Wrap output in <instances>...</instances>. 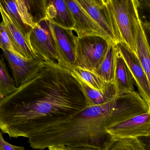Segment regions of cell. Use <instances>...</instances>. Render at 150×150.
<instances>
[{
	"instance_id": "cell-25",
	"label": "cell",
	"mask_w": 150,
	"mask_h": 150,
	"mask_svg": "<svg viewBox=\"0 0 150 150\" xmlns=\"http://www.w3.org/2000/svg\"><path fill=\"white\" fill-rule=\"evenodd\" d=\"M0 150H25V148L14 146L7 142L4 139L2 133L0 132Z\"/></svg>"
},
{
	"instance_id": "cell-9",
	"label": "cell",
	"mask_w": 150,
	"mask_h": 150,
	"mask_svg": "<svg viewBox=\"0 0 150 150\" xmlns=\"http://www.w3.org/2000/svg\"><path fill=\"white\" fill-rule=\"evenodd\" d=\"M2 52L11 70L12 78L17 89L34 76L45 61L40 55L33 60H26L9 51L2 50Z\"/></svg>"
},
{
	"instance_id": "cell-1",
	"label": "cell",
	"mask_w": 150,
	"mask_h": 150,
	"mask_svg": "<svg viewBox=\"0 0 150 150\" xmlns=\"http://www.w3.org/2000/svg\"><path fill=\"white\" fill-rule=\"evenodd\" d=\"M87 107L73 72L55 61H44L31 79L0 101V129L10 138L29 139Z\"/></svg>"
},
{
	"instance_id": "cell-22",
	"label": "cell",
	"mask_w": 150,
	"mask_h": 150,
	"mask_svg": "<svg viewBox=\"0 0 150 150\" xmlns=\"http://www.w3.org/2000/svg\"><path fill=\"white\" fill-rule=\"evenodd\" d=\"M136 5L142 25L150 29V0H136Z\"/></svg>"
},
{
	"instance_id": "cell-4",
	"label": "cell",
	"mask_w": 150,
	"mask_h": 150,
	"mask_svg": "<svg viewBox=\"0 0 150 150\" xmlns=\"http://www.w3.org/2000/svg\"><path fill=\"white\" fill-rule=\"evenodd\" d=\"M0 3L28 39L37 24L45 19L44 0H0Z\"/></svg>"
},
{
	"instance_id": "cell-12",
	"label": "cell",
	"mask_w": 150,
	"mask_h": 150,
	"mask_svg": "<svg viewBox=\"0 0 150 150\" xmlns=\"http://www.w3.org/2000/svg\"><path fill=\"white\" fill-rule=\"evenodd\" d=\"M0 13L2 22L8 35L16 54L26 60H32L38 57L33 51L29 39L22 31L12 18L4 9L0 3Z\"/></svg>"
},
{
	"instance_id": "cell-28",
	"label": "cell",
	"mask_w": 150,
	"mask_h": 150,
	"mask_svg": "<svg viewBox=\"0 0 150 150\" xmlns=\"http://www.w3.org/2000/svg\"><path fill=\"white\" fill-rule=\"evenodd\" d=\"M48 150H70L67 146L58 145L56 146H52L48 148Z\"/></svg>"
},
{
	"instance_id": "cell-6",
	"label": "cell",
	"mask_w": 150,
	"mask_h": 150,
	"mask_svg": "<svg viewBox=\"0 0 150 150\" xmlns=\"http://www.w3.org/2000/svg\"><path fill=\"white\" fill-rule=\"evenodd\" d=\"M49 29L59 57L58 63L70 70L74 67L76 35L74 31L48 21Z\"/></svg>"
},
{
	"instance_id": "cell-21",
	"label": "cell",
	"mask_w": 150,
	"mask_h": 150,
	"mask_svg": "<svg viewBox=\"0 0 150 150\" xmlns=\"http://www.w3.org/2000/svg\"><path fill=\"white\" fill-rule=\"evenodd\" d=\"M18 90L6 64L0 56V101Z\"/></svg>"
},
{
	"instance_id": "cell-27",
	"label": "cell",
	"mask_w": 150,
	"mask_h": 150,
	"mask_svg": "<svg viewBox=\"0 0 150 150\" xmlns=\"http://www.w3.org/2000/svg\"><path fill=\"white\" fill-rule=\"evenodd\" d=\"M142 26L144 31V33L145 34L146 40H147L148 45H149V47L150 49V29L145 27V26Z\"/></svg>"
},
{
	"instance_id": "cell-2",
	"label": "cell",
	"mask_w": 150,
	"mask_h": 150,
	"mask_svg": "<svg viewBox=\"0 0 150 150\" xmlns=\"http://www.w3.org/2000/svg\"><path fill=\"white\" fill-rule=\"evenodd\" d=\"M132 106L130 97L123 95L105 105L87 106L64 120L43 128L29 138L28 142L33 149L39 150L58 145L101 144L109 137L105 129L108 120L130 110Z\"/></svg>"
},
{
	"instance_id": "cell-20",
	"label": "cell",
	"mask_w": 150,
	"mask_h": 150,
	"mask_svg": "<svg viewBox=\"0 0 150 150\" xmlns=\"http://www.w3.org/2000/svg\"><path fill=\"white\" fill-rule=\"evenodd\" d=\"M70 70L91 88L98 90H106L112 84L106 82L95 73L78 67H74Z\"/></svg>"
},
{
	"instance_id": "cell-13",
	"label": "cell",
	"mask_w": 150,
	"mask_h": 150,
	"mask_svg": "<svg viewBox=\"0 0 150 150\" xmlns=\"http://www.w3.org/2000/svg\"><path fill=\"white\" fill-rule=\"evenodd\" d=\"M65 1L71 11L74 21V31L77 37L96 35L105 37L112 41L104 30L76 0Z\"/></svg>"
},
{
	"instance_id": "cell-23",
	"label": "cell",
	"mask_w": 150,
	"mask_h": 150,
	"mask_svg": "<svg viewBox=\"0 0 150 150\" xmlns=\"http://www.w3.org/2000/svg\"><path fill=\"white\" fill-rule=\"evenodd\" d=\"M0 48L2 50L9 51L16 54L6 28L1 22L0 23Z\"/></svg>"
},
{
	"instance_id": "cell-11",
	"label": "cell",
	"mask_w": 150,
	"mask_h": 150,
	"mask_svg": "<svg viewBox=\"0 0 150 150\" xmlns=\"http://www.w3.org/2000/svg\"><path fill=\"white\" fill-rule=\"evenodd\" d=\"M116 46L128 67L139 94L150 106V83L137 54L122 43Z\"/></svg>"
},
{
	"instance_id": "cell-5",
	"label": "cell",
	"mask_w": 150,
	"mask_h": 150,
	"mask_svg": "<svg viewBox=\"0 0 150 150\" xmlns=\"http://www.w3.org/2000/svg\"><path fill=\"white\" fill-rule=\"evenodd\" d=\"M111 43L110 40L102 36H77L74 67L94 73Z\"/></svg>"
},
{
	"instance_id": "cell-17",
	"label": "cell",
	"mask_w": 150,
	"mask_h": 150,
	"mask_svg": "<svg viewBox=\"0 0 150 150\" xmlns=\"http://www.w3.org/2000/svg\"><path fill=\"white\" fill-rule=\"evenodd\" d=\"M117 50L116 44L111 43L102 62L94 73L106 82L114 83Z\"/></svg>"
},
{
	"instance_id": "cell-26",
	"label": "cell",
	"mask_w": 150,
	"mask_h": 150,
	"mask_svg": "<svg viewBox=\"0 0 150 150\" xmlns=\"http://www.w3.org/2000/svg\"><path fill=\"white\" fill-rule=\"evenodd\" d=\"M146 150H150V136L147 137L138 138Z\"/></svg>"
},
{
	"instance_id": "cell-3",
	"label": "cell",
	"mask_w": 150,
	"mask_h": 150,
	"mask_svg": "<svg viewBox=\"0 0 150 150\" xmlns=\"http://www.w3.org/2000/svg\"><path fill=\"white\" fill-rule=\"evenodd\" d=\"M108 4L120 43L137 54L136 38L139 19L136 0H108Z\"/></svg>"
},
{
	"instance_id": "cell-7",
	"label": "cell",
	"mask_w": 150,
	"mask_h": 150,
	"mask_svg": "<svg viewBox=\"0 0 150 150\" xmlns=\"http://www.w3.org/2000/svg\"><path fill=\"white\" fill-rule=\"evenodd\" d=\"M115 44L120 42L108 0H76Z\"/></svg>"
},
{
	"instance_id": "cell-14",
	"label": "cell",
	"mask_w": 150,
	"mask_h": 150,
	"mask_svg": "<svg viewBox=\"0 0 150 150\" xmlns=\"http://www.w3.org/2000/svg\"><path fill=\"white\" fill-rule=\"evenodd\" d=\"M46 20L66 29L74 31L71 11L64 0H45Z\"/></svg>"
},
{
	"instance_id": "cell-16",
	"label": "cell",
	"mask_w": 150,
	"mask_h": 150,
	"mask_svg": "<svg viewBox=\"0 0 150 150\" xmlns=\"http://www.w3.org/2000/svg\"><path fill=\"white\" fill-rule=\"evenodd\" d=\"M73 73L81 85L87 106L105 105L118 97L117 90L114 84H111L106 90H98L91 88Z\"/></svg>"
},
{
	"instance_id": "cell-24",
	"label": "cell",
	"mask_w": 150,
	"mask_h": 150,
	"mask_svg": "<svg viewBox=\"0 0 150 150\" xmlns=\"http://www.w3.org/2000/svg\"><path fill=\"white\" fill-rule=\"evenodd\" d=\"M67 147L70 150H103L102 145L95 144H78Z\"/></svg>"
},
{
	"instance_id": "cell-18",
	"label": "cell",
	"mask_w": 150,
	"mask_h": 150,
	"mask_svg": "<svg viewBox=\"0 0 150 150\" xmlns=\"http://www.w3.org/2000/svg\"><path fill=\"white\" fill-rule=\"evenodd\" d=\"M137 54L150 83V49L139 20L136 38Z\"/></svg>"
},
{
	"instance_id": "cell-19",
	"label": "cell",
	"mask_w": 150,
	"mask_h": 150,
	"mask_svg": "<svg viewBox=\"0 0 150 150\" xmlns=\"http://www.w3.org/2000/svg\"><path fill=\"white\" fill-rule=\"evenodd\" d=\"M103 150H146L138 138L113 139L108 137L102 144Z\"/></svg>"
},
{
	"instance_id": "cell-10",
	"label": "cell",
	"mask_w": 150,
	"mask_h": 150,
	"mask_svg": "<svg viewBox=\"0 0 150 150\" xmlns=\"http://www.w3.org/2000/svg\"><path fill=\"white\" fill-rule=\"evenodd\" d=\"M29 41L33 51L45 61L54 60L58 62L59 57L48 21L44 19L37 24L30 34Z\"/></svg>"
},
{
	"instance_id": "cell-15",
	"label": "cell",
	"mask_w": 150,
	"mask_h": 150,
	"mask_svg": "<svg viewBox=\"0 0 150 150\" xmlns=\"http://www.w3.org/2000/svg\"><path fill=\"white\" fill-rule=\"evenodd\" d=\"M117 49L114 84L116 87L118 96H119L135 91V84L128 67L117 48Z\"/></svg>"
},
{
	"instance_id": "cell-8",
	"label": "cell",
	"mask_w": 150,
	"mask_h": 150,
	"mask_svg": "<svg viewBox=\"0 0 150 150\" xmlns=\"http://www.w3.org/2000/svg\"><path fill=\"white\" fill-rule=\"evenodd\" d=\"M110 138L122 139L150 136V111L115 125L105 127Z\"/></svg>"
}]
</instances>
